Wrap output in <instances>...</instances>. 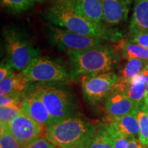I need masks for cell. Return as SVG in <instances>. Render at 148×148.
<instances>
[{
	"instance_id": "obj_35",
	"label": "cell",
	"mask_w": 148,
	"mask_h": 148,
	"mask_svg": "<svg viewBox=\"0 0 148 148\" xmlns=\"http://www.w3.org/2000/svg\"><path fill=\"white\" fill-rule=\"evenodd\" d=\"M45 1H46V0H34L35 2H43Z\"/></svg>"
},
{
	"instance_id": "obj_22",
	"label": "cell",
	"mask_w": 148,
	"mask_h": 148,
	"mask_svg": "<svg viewBox=\"0 0 148 148\" xmlns=\"http://www.w3.org/2000/svg\"><path fill=\"white\" fill-rule=\"evenodd\" d=\"M1 6L12 13H21L31 8L34 0H0Z\"/></svg>"
},
{
	"instance_id": "obj_34",
	"label": "cell",
	"mask_w": 148,
	"mask_h": 148,
	"mask_svg": "<svg viewBox=\"0 0 148 148\" xmlns=\"http://www.w3.org/2000/svg\"><path fill=\"white\" fill-rule=\"evenodd\" d=\"M145 104L146 107H147V110H148V95L147 96V97H146L145 99Z\"/></svg>"
},
{
	"instance_id": "obj_1",
	"label": "cell",
	"mask_w": 148,
	"mask_h": 148,
	"mask_svg": "<svg viewBox=\"0 0 148 148\" xmlns=\"http://www.w3.org/2000/svg\"><path fill=\"white\" fill-rule=\"evenodd\" d=\"M75 1L52 4L46 10V18L53 25L77 34L99 38L103 40H117L116 35L104 25L93 23L75 13Z\"/></svg>"
},
{
	"instance_id": "obj_36",
	"label": "cell",
	"mask_w": 148,
	"mask_h": 148,
	"mask_svg": "<svg viewBox=\"0 0 148 148\" xmlns=\"http://www.w3.org/2000/svg\"><path fill=\"white\" fill-rule=\"evenodd\" d=\"M144 147H145V148H148L147 146H144Z\"/></svg>"
},
{
	"instance_id": "obj_3",
	"label": "cell",
	"mask_w": 148,
	"mask_h": 148,
	"mask_svg": "<svg viewBox=\"0 0 148 148\" xmlns=\"http://www.w3.org/2000/svg\"><path fill=\"white\" fill-rule=\"evenodd\" d=\"M71 79L111 71L119 58L114 48L100 45L79 51H67Z\"/></svg>"
},
{
	"instance_id": "obj_4",
	"label": "cell",
	"mask_w": 148,
	"mask_h": 148,
	"mask_svg": "<svg viewBox=\"0 0 148 148\" xmlns=\"http://www.w3.org/2000/svg\"><path fill=\"white\" fill-rule=\"evenodd\" d=\"M28 88L39 96L55 123L76 115L77 103L69 90L48 84H33Z\"/></svg>"
},
{
	"instance_id": "obj_19",
	"label": "cell",
	"mask_w": 148,
	"mask_h": 148,
	"mask_svg": "<svg viewBox=\"0 0 148 148\" xmlns=\"http://www.w3.org/2000/svg\"><path fill=\"white\" fill-rule=\"evenodd\" d=\"M148 65V60L132 58L127 60L125 65L119 70L118 78L128 81L136 75L143 73Z\"/></svg>"
},
{
	"instance_id": "obj_8",
	"label": "cell",
	"mask_w": 148,
	"mask_h": 148,
	"mask_svg": "<svg viewBox=\"0 0 148 148\" xmlns=\"http://www.w3.org/2000/svg\"><path fill=\"white\" fill-rule=\"evenodd\" d=\"M81 80L83 95L88 102L96 103L104 99L114 90L118 75L110 71L97 75H84Z\"/></svg>"
},
{
	"instance_id": "obj_15",
	"label": "cell",
	"mask_w": 148,
	"mask_h": 148,
	"mask_svg": "<svg viewBox=\"0 0 148 148\" xmlns=\"http://www.w3.org/2000/svg\"><path fill=\"white\" fill-rule=\"evenodd\" d=\"M75 12L92 23L103 25V12L101 0H76Z\"/></svg>"
},
{
	"instance_id": "obj_23",
	"label": "cell",
	"mask_w": 148,
	"mask_h": 148,
	"mask_svg": "<svg viewBox=\"0 0 148 148\" xmlns=\"http://www.w3.org/2000/svg\"><path fill=\"white\" fill-rule=\"evenodd\" d=\"M22 112L19 106H3L0 108L1 125H7Z\"/></svg>"
},
{
	"instance_id": "obj_32",
	"label": "cell",
	"mask_w": 148,
	"mask_h": 148,
	"mask_svg": "<svg viewBox=\"0 0 148 148\" xmlns=\"http://www.w3.org/2000/svg\"><path fill=\"white\" fill-rule=\"evenodd\" d=\"M144 78H145V82L146 85V89H147V95H148V75H144Z\"/></svg>"
},
{
	"instance_id": "obj_2",
	"label": "cell",
	"mask_w": 148,
	"mask_h": 148,
	"mask_svg": "<svg viewBox=\"0 0 148 148\" xmlns=\"http://www.w3.org/2000/svg\"><path fill=\"white\" fill-rule=\"evenodd\" d=\"M96 132L93 123L75 115L49 127L44 135L58 148H87Z\"/></svg>"
},
{
	"instance_id": "obj_5",
	"label": "cell",
	"mask_w": 148,
	"mask_h": 148,
	"mask_svg": "<svg viewBox=\"0 0 148 148\" xmlns=\"http://www.w3.org/2000/svg\"><path fill=\"white\" fill-rule=\"evenodd\" d=\"M21 72L29 86L31 84H58L71 78L62 62L47 56L36 57Z\"/></svg>"
},
{
	"instance_id": "obj_25",
	"label": "cell",
	"mask_w": 148,
	"mask_h": 148,
	"mask_svg": "<svg viewBox=\"0 0 148 148\" xmlns=\"http://www.w3.org/2000/svg\"><path fill=\"white\" fill-rule=\"evenodd\" d=\"M24 92H12L1 96L0 106H19L23 99Z\"/></svg>"
},
{
	"instance_id": "obj_9",
	"label": "cell",
	"mask_w": 148,
	"mask_h": 148,
	"mask_svg": "<svg viewBox=\"0 0 148 148\" xmlns=\"http://www.w3.org/2000/svg\"><path fill=\"white\" fill-rule=\"evenodd\" d=\"M1 127L8 130L24 148L45 134L47 129L23 112L9 124Z\"/></svg>"
},
{
	"instance_id": "obj_27",
	"label": "cell",
	"mask_w": 148,
	"mask_h": 148,
	"mask_svg": "<svg viewBox=\"0 0 148 148\" xmlns=\"http://www.w3.org/2000/svg\"><path fill=\"white\" fill-rule=\"evenodd\" d=\"M25 148H58L43 136H40Z\"/></svg>"
},
{
	"instance_id": "obj_37",
	"label": "cell",
	"mask_w": 148,
	"mask_h": 148,
	"mask_svg": "<svg viewBox=\"0 0 148 148\" xmlns=\"http://www.w3.org/2000/svg\"><path fill=\"white\" fill-rule=\"evenodd\" d=\"M147 112H148V110H147Z\"/></svg>"
},
{
	"instance_id": "obj_30",
	"label": "cell",
	"mask_w": 148,
	"mask_h": 148,
	"mask_svg": "<svg viewBox=\"0 0 148 148\" xmlns=\"http://www.w3.org/2000/svg\"><path fill=\"white\" fill-rule=\"evenodd\" d=\"M127 148H145L144 145H142L140 143V141H138V140L135 138V136L131 137L130 138L129 145L127 146Z\"/></svg>"
},
{
	"instance_id": "obj_31",
	"label": "cell",
	"mask_w": 148,
	"mask_h": 148,
	"mask_svg": "<svg viewBox=\"0 0 148 148\" xmlns=\"http://www.w3.org/2000/svg\"><path fill=\"white\" fill-rule=\"evenodd\" d=\"M72 0H52L53 4H61V3H64L69 2Z\"/></svg>"
},
{
	"instance_id": "obj_7",
	"label": "cell",
	"mask_w": 148,
	"mask_h": 148,
	"mask_svg": "<svg viewBox=\"0 0 148 148\" xmlns=\"http://www.w3.org/2000/svg\"><path fill=\"white\" fill-rule=\"evenodd\" d=\"M48 37L53 44L67 51H79L102 45L99 38L77 34L51 23L48 24Z\"/></svg>"
},
{
	"instance_id": "obj_10",
	"label": "cell",
	"mask_w": 148,
	"mask_h": 148,
	"mask_svg": "<svg viewBox=\"0 0 148 148\" xmlns=\"http://www.w3.org/2000/svg\"><path fill=\"white\" fill-rule=\"evenodd\" d=\"M20 108L22 112L46 128L56 123L39 96L28 87L24 92Z\"/></svg>"
},
{
	"instance_id": "obj_18",
	"label": "cell",
	"mask_w": 148,
	"mask_h": 148,
	"mask_svg": "<svg viewBox=\"0 0 148 148\" xmlns=\"http://www.w3.org/2000/svg\"><path fill=\"white\" fill-rule=\"evenodd\" d=\"M29 86L27 79L22 72L13 73L0 82V95H5L12 92H25Z\"/></svg>"
},
{
	"instance_id": "obj_20",
	"label": "cell",
	"mask_w": 148,
	"mask_h": 148,
	"mask_svg": "<svg viewBox=\"0 0 148 148\" xmlns=\"http://www.w3.org/2000/svg\"><path fill=\"white\" fill-rule=\"evenodd\" d=\"M87 148H114L113 140L105 125L97 127L96 134Z\"/></svg>"
},
{
	"instance_id": "obj_17",
	"label": "cell",
	"mask_w": 148,
	"mask_h": 148,
	"mask_svg": "<svg viewBox=\"0 0 148 148\" xmlns=\"http://www.w3.org/2000/svg\"><path fill=\"white\" fill-rule=\"evenodd\" d=\"M116 53L119 52L122 57L125 59H140L148 60V49L133 43L130 40L122 39L114 45Z\"/></svg>"
},
{
	"instance_id": "obj_12",
	"label": "cell",
	"mask_w": 148,
	"mask_h": 148,
	"mask_svg": "<svg viewBox=\"0 0 148 148\" xmlns=\"http://www.w3.org/2000/svg\"><path fill=\"white\" fill-rule=\"evenodd\" d=\"M137 111L121 117L110 119L108 124L105 125L110 136L131 138L138 135L140 127L137 118Z\"/></svg>"
},
{
	"instance_id": "obj_38",
	"label": "cell",
	"mask_w": 148,
	"mask_h": 148,
	"mask_svg": "<svg viewBox=\"0 0 148 148\" xmlns=\"http://www.w3.org/2000/svg\"><path fill=\"white\" fill-rule=\"evenodd\" d=\"M147 66H148V65H147Z\"/></svg>"
},
{
	"instance_id": "obj_24",
	"label": "cell",
	"mask_w": 148,
	"mask_h": 148,
	"mask_svg": "<svg viewBox=\"0 0 148 148\" xmlns=\"http://www.w3.org/2000/svg\"><path fill=\"white\" fill-rule=\"evenodd\" d=\"M0 148H24L6 128L1 127Z\"/></svg>"
},
{
	"instance_id": "obj_16",
	"label": "cell",
	"mask_w": 148,
	"mask_h": 148,
	"mask_svg": "<svg viewBox=\"0 0 148 148\" xmlns=\"http://www.w3.org/2000/svg\"><path fill=\"white\" fill-rule=\"evenodd\" d=\"M130 31H148V0L135 1Z\"/></svg>"
},
{
	"instance_id": "obj_21",
	"label": "cell",
	"mask_w": 148,
	"mask_h": 148,
	"mask_svg": "<svg viewBox=\"0 0 148 148\" xmlns=\"http://www.w3.org/2000/svg\"><path fill=\"white\" fill-rule=\"evenodd\" d=\"M137 118L140 127L138 139L142 145L148 147V112L145 103L138 110Z\"/></svg>"
},
{
	"instance_id": "obj_14",
	"label": "cell",
	"mask_w": 148,
	"mask_h": 148,
	"mask_svg": "<svg viewBox=\"0 0 148 148\" xmlns=\"http://www.w3.org/2000/svg\"><path fill=\"white\" fill-rule=\"evenodd\" d=\"M103 22L107 25H119L127 20L132 0H101Z\"/></svg>"
},
{
	"instance_id": "obj_26",
	"label": "cell",
	"mask_w": 148,
	"mask_h": 148,
	"mask_svg": "<svg viewBox=\"0 0 148 148\" xmlns=\"http://www.w3.org/2000/svg\"><path fill=\"white\" fill-rule=\"evenodd\" d=\"M130 41L148 49V31L130 32Z\"/></svg>"
},
{
	"instance_id": "obj_6",
	"label": "cell",
	"mask_w": 148,
	"mask_h": 148,
	"mask_svg": "<svg viewBox=\"0 0 148 148\" xmlns=\"http://www.w3.org/2000/svg\"><path fill=\"white\" fill-rule=\"evenodd\" d=\"M3 36L7 61L16 71H22L39 56V50L19 31L8 28L4 29Z\"/></svg>"
},
{
	"instance_id": "obj_33",
	"label": "cell",
	"mask_w": 148,
	"mask_h": 148,
	"mask_svg": "<svg viewBox=\"0 0 148 148\" xmlns=\"http://www.w3.org/2000/svg\"><path fill=\"white\" fill-rule=\"evenodd\" d=\"M144 75H148V66H147L146 67V69L144 70V71H143V73H142Z\"/></svg>"
},
{
	"instance_id": "obj_11",
	"label": "cell",
	"mask_w": 148,
	"mask_h": 148,
	"mask_svg": "<svg viewBox=\"0 0 148 148\" xmlns=\"http://www.w3.org/2000/svg\"><path fill=\"white\" fill-rule=\"evenodd\" d=\"M141 106L124 94L114 90L104 99V108L110 119L119 118L136 112Z\"/></svg>"
},
{
	"instance_id": "obj_13",
	"label": "cell",
	"mask_w": 148,
	"mask_h": 148,
	"mask_svg": "<svg viewBox=\"0 0 148 148\" xmlns=\"http://www.w3.org/2000/svg\"><path fill=\"white\" fill-rule=\"evenodd\" d=\"M114 90L124 94L139 105L145 103V99L148 95L143 73L136 75L128 81L121 80L118 78Z\"/></svg>"
},
{
	"instance_id": "obj_29",
	"label": "cell",
	"mask_w": 148,
	"mask_h": 148,
	"mask_svg": "<svg viewBox=\"0 0 148 148\" xmlns=\"http://www.w3.org/2000/svg\"><path fill=\"white\" fill-rule=\"evenodd\" d=\"M111 137L113 140L114 148H127L130 138L121 136H114Z\"/></svg>"
},
{
	"instance_id": "obj_28",
	"label": "cell",
	"mask_w": 148,
	"mask_h": 148,
	"mask_svg": "<svg viewBox=\"0 0 148 148\" xmlns=\"http://www.w3.org/2000/svg\"><path fill=\"white\" fill-rule=\"evenodd\" d=\"M12 66L8 63V61L1 62L0 66V80L2 81L11 74L14 73Z\"/></svg>"
}]
</instances>
